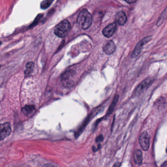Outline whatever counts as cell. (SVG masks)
<instances>
[{"label": "cell", "mask_w": 167, "mask_h": 167, "mask_svg": "<svg viewBox=\"0 0 167 167\" xmlns=\"http://www.w3.org/2000/svg\"><path fill=\"white\" fill-rule=\"evenodd\" d=\"M116 21L119 25H124L127 21V17L125 12L123 11H120L116 16Z\"/></svg>", "instance_id": "obj_10"}, {"label": "cell", "mask_w": 167, "mask_h": 167, "mask_svg": "<svg viewBox=\"0 0 167 167\" xmlns=\"http://www.w3.org/2000/svg\"><path fill=\"white\" fill-rule=\"evenodd\" d=\"M152 36H148V37H147L142 39L141 41L139 42L138 43L135 49H134V52H132V55H131V57L132 58H135V57L139 55L140 53L141 52L143 46L147 43L149 42L152 39Z\"/></svg>", "instance_id": "obj_7"}, {"label": "cell", "mask_w": 167, "mask_h": 167, "mask_svg": "<svg viewBox=\"0 0 167 167\" xmlns=\"http://www.w3.org/2000/svg\"><path fill=\"white\" fill-rule=\"evenodd\" d=\"M43 167H57L55 166H54L53 165L51 164H47L45 165Z\"/></svg>", "instance_id": "obj_20"}, {"label": "cell", "mask_w": 167, "mask_h": 167, "mask_svg": "<svg viewBox=\"0 0 167 167\" xmlns=\"http://www.w3.org/2000/svg\"><path fill=\"white\" fill-rule=\"evenodd\" d=\"M93 18L90 13L87 9L80 12L77 17V23L80 28L87 30L91 26Z\"/></svg>", "instance_id": "obj_1"}, {"label": "cell", "mask_w": 167, "mask_h": 167, "mask_svg": "<svg viewBox=\"0 0 167 167\" xmlns=\"http://www.w3.org/2000/svg\"><path fill=\"white\" fill-rule=\"evenodd\" d=\"M139 140L142 149L145 151L148 150L150 147V136L148 132L146 131L142 132Z\"/></svg>", "instance_id": "obj_6"}, {"label": "cell", "mask_w": 167, "mask_h": 167, "mask_svg": "<svg viewBox=\"0 0 167 167\" xmlns=\"http://www.w3.org/2000/svg\"><path fill=\"white\" fill-rule=\"evenodd\" d=\"M154 82V79L152 78H149L142 81L140 85L137 87L135 90V95H139L141 94L144 90L149 88V87L153 84Z\"/></svg>", "instance_id": "obj_4"}, {"label": "cell", "mask_w": 167, "mask_h": 167, "mask_svg": "<svg viewBox=\"0 0 167 167\" xmlns=\"http://www.w3.org/2000/svg\"><path fill=\"white\" fill-rule=\"evenodd\" d=\"M121 164L119 162H116L115 164L113 165L112 167H120Z\"/></svg>", "instance_id": "obj_21"}, {"label": "cell", "mask_w": 167, "mask_h": 167, "mask_svg": "<svg viewBox=\"0 0 167 167\" xmlns=\"http://www.w3.org/2000/svg\"><path fill=\"white\" fill-rule=\"evenodd\" d=\"M54 0H44L41 3L40 7L42 9H46L50 7Z\"/></svg>", "instance_id": "obj_15"}, {"label": "cell", "mask_w": 167, "mask_h": 167, "mask_svg": "<svg viewBox=\"0 0 167 167\" xmlns=\"http://www.w3.org/2000/svg\"><path fill=\"white\" fill-rule=\"evenodd\" d=\"M134 161L136 164L141 165L143 161V156L141 151L139 150H135L134 153Z\"/></svg>", "instance_id": "obj_11"}, {"label": "cell", "mask_w": 167, "mask_h": 167, "mask_svg": "<svg viewBox=\"0 0 167 167\" xmlns=\"http://www.w3.org/2000/svg\"><path fill=\"white\" fill-rule=\"evenodd\" d=\"M103 139L104 138H103V136L102 135H100L97 137L96 139V142L99 143V142L103 141Z\"/></svg>", "instance_id": "obj_18"}, {"label": "cell", "mask_w": 167, "mask_h": 167, "mask_svg": "<svg viewBox=\"0 0 167 167\" xmlns=\"http://www.w3.org/2000/svg\"><path fill=\"white\" fill-rule=\"evenodd\" d=\"M2 44V42H0V45H1V44Z\"/></svg>", "instance_id": "obj_22"}, {"label": "cell", "mask_w": 167, "mask_h": 167, "mask_svg": "<svg viewBox=\"0 0 167 167\" xmlns=\"http://www.w3.org/2000/svg\"><path fill=\"white\" fill-rule=\"evenodd\" d=\"M115 49V45L112 41L108 42L103 48L104 52L108 55H111L113 53Z\"/></svg>", "instance_id": "obj_9"}, {"label": "cell", "mask_w": 167, "mask_h": 167, "mask_svg": "<svg viewBox=\"0 0 167 167\" xmlns=\"http://www.w3.org/2000/svg\"><path fill=\"white\" fill-rule=\"evenodd\" d=\"M119 96L118 95H116L115 96L114 98L113 101L112 102V103L111 104V106H109V109L108 110V114L109 115L112 113L113 112V110L115 109V107L116 105L117 102L118 100Z\"/></svg>", "instance_id": "obj_14"}, {"label": "cell", "mask_w": 167, "mask_h": 167, "mask_svg": "<svg viewBox=\"0 0 167 167\" xmlns=\"http://www.w3.org/2000/svg\"><path fill=\"white\" fill-rule=\"evenodd\" d=\"M76 73L72 70L67 71L65 72L61 77V82L63 86L70 87L74 83L75 77Z\"/></svg>", "instance_id": "obj_3"}, {"label": "cell", "mask_w": 167, "mask_h": 167, "mask_svg": "<svg viewBox=\"0 0 167 167\" xmlns=\"http://www.w3.org/2000/svg\"><path fill=\"white\" fill-rule=\"evenodd\" d=\"M167 19V7L164 10L162 14H161L159 20H158L157 25V26H160L163 24L164 22Z\"/></svg>", "instance_id": "obj_13"}, {"label": "cell", "mask_w": 167, "mask_h": 167, "mask_svg": "<svg viewBox=\"0 0 167 167\" xmlns=\"http://www.w3.org/2000/svg\"><path fill=\"white\" fill-rule=\"evenodd\" d=\"M117 27L116 24L115 23L111 24L107 26L103 30V34L106 37L109 38L113 36L117 30Z\"/></svg>", "instance_id": "obj_8"}, {"label": "cell", "mask_w": 167, "mask_h": 167, "mask_svg": "<svg viewBox=\"0 0 167 167\" xmlns=\"http://www.w3.org/2000/svg\"><path fill=\"white\" fill-rule=\"evenodd\" d=\"M42 16V14H39V15H38L36 17L35 20H34V21L33 22V23H32L30 25V27H29V28H32V27H35L36 25H37L38 23L39 22V21H40V20L41 19Z\"/></svg>", "instance_id": "obj_17"}, {"label": "cell", "mask_w": 167, "mask_h": 167, "mask_svg": "<svg viewBox=\"0 0 167 167\" xmlns=\"http://www.w3.org/2000/svg\"><path fill=\"white\" fill-rule=\"evenodd\" d=\"M1 65H0V68H1Z\"/></svg>", "instance_id": "obj_23"}, {"label": "cell", "mask_w": 167, "mask_h": 167, "mask_svg": "<svg viewBox=\"0 0 167 167\" xmlns=\"http://www.w3.org/2000/svg\"><path fill=\"white\" fill-rule=\"evenodd\" d=\"M11 124L6 122L5 123L0 124V141L4 140L11 134Z\"/></svg>", "instance_id": "obj_5"}, {"label": "cell", "mask_w": 167, "mask_h": 167, "mask_svg": "<svg viewBox=\"0 0 167 167\" xmlns=\"http://www.w3.org/2000/svg\"><path fill=\"white\" fill-rule=\"evenodd\" d=\"M124 1H125L128 4H132V3H135L137 0H124Z\"/></svg>", "instance_id": "obj_19"}, {"label": "cell", "mask_w": 167, "mask_h": 167, "mask_svg": "<svg viewBox=\"0 0 167 167\" xmlns=\"http://www.w3.org/2000/svg\"><path fill=\"white\" fill-rule=\"evenodd\" d=\"M34 67V64L33 62H30L27 63L26 65V70L25 71V74L26 75L30 74L32 72Z\"/></svg>", "instance_id": "obj_16"}, {"label": "cell", "mask_w": 167, "mask_h": 167, "mask_svg": "<svg viewBox=\"0 0 167 167\" xmlns=\"http://www.w3.org/2000/svg\"><path fill=\"white\" fill-rule=\"evenodd\" d=\"M71 29V24L69 21L64 20L56 26L54 33L59 37L64 38L68 34Z\"/></svg>", "instance_id": "obj_2"}, {"label": "cell", "mask_w": 167, "mask_h": 167, "mask_svg": "<svg viewBox=\"0 0 167 167\" xmlns=\"http://www.w3.org/2000/svg\"><path fill=\"white\" fill-rule=\"evenodd\" d=\"M35 110V107L33 105H27L22 109V112L26 115H30Z\"/></svg>", "instance_id": "obj_12"}]
</instances>
